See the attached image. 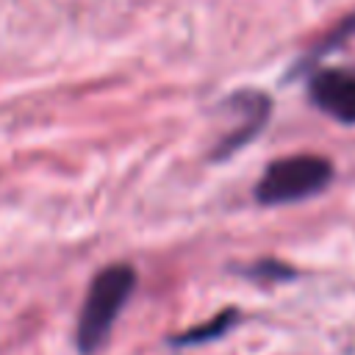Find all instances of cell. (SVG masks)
<instances>
[{
    "label": "cell",
    "mask_w": 355,
    "mask_h": 355,
    "mask_svg": "<svg viewBox=\"0 0 355 355\" xmlns=\"http://www.w3.org/2000/svg\"><path fill=\"white\" fill-rule=\"evenodd\" d=\"M355 36V14H349V17H344L336 28H330L313 47H311V53L305 55V61L302 64H297V67H308V64H316L324 53H330V50H336V47H341L344 42H349Z\"/></svg>",
    "instance_id": "8992f818"
},
{
    "label": "cell",
    "mask_w": 355,
    "mask_h": 355,
    "mask_svg": "<svg viewBox=\"0 0 355 355\" xmlns=\"http://www.w3.org/2000/svg\"><path fill=\"white\" fill-rule=\"evenodd\" d=\"M136 288V269L130 263H111L100 269L86 291L83 308L78 313V327H75V347L83 355L97 352L108 336L111 327L130 300Z\"/></svg>",
    "instance_id": "6da1fadb"
},
{
    "label": "cell",
    "mask_w": 355,
    "mask_h": 355,
    "mask_svg": "<svg viewBox=\"0 0 355 355\" xmlns=\"http://www.w3.org/2000/svg\"><path fill=\"white\" fill-rule=\"evenodd\" d=\"M236 319H239V311H236V308H227V311L216 313L214 319H208V322H202V324H197V327H191V330H183V333H178V336L172 338V344H175V347L205 344V341H211V338H219L222 333H227V330L236 324Z\"/></svg>",
    "instance_id": "5b68a950"
},
{
    "label": "cell",
    "mask_w": 355,
    "mask_h": 355,
    "mask_svg": "<svg viewBox=\"0 0 355 355\" xmlns=\"http://www.w3.org/2000/svg\"><path fill=\"white\" fill-rule=\"evenodd\" d=\"M333 180V164L324 155H286L272 161L255 183V200L261 205H288L322 194Z\"/></svg>",
    "instance_id": "7a4b0ae2"
},
{
    "label": "cell",
    "mask_w": 355,
    "mask_h": 355,
    "mask_svg": "<svg viewBox=\"0 0 355 355\" xmlns=\"http://www.w3.org/2000/svg\"><path fill=\"white\" fill-rule=\"evenodd\" d=\"M222 111H227L230 128L216 139V144L211 150V161H225V158L236 155L241 147H247L266 128L269 114H272V100L263 92L241 89L222 100Z\"/></svg>",
    "instance_id": "3957f363"
},
{
    "label": "cell",
    "mask_w": 355,
    "mask_h": 355,
    "mask_svg": "<svg viewBox=\"0 0 355 355\" xmlns=\"http://www.w3.org/2000/svg\"><path fill=\"white\" fill-rule=\"evenodd\" d=\"M247 272H250L252 277H269V280H288V277H294V269L286 266V263H280V261H275V258L258 261V263H252Z\"/></svg>",
    "instance_id": "52a82bcc"
},
{
    "label": "cell",
    "mask_w": 355,
    "mask_h": 355,
    "mask_svg": "<svg viewBox=\"0 0 355 355\" xmlns=\"http://www.w3.org/2000/svg\"><path fill=\"white\" fill-rule=\"evenodd\" d=\"M311 103L336 122L355 125V75L344 69H319L308 80Z\"/></svg>",
    "instance_id": "277c9868"
}]
</instances>
